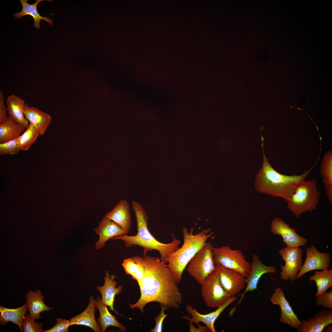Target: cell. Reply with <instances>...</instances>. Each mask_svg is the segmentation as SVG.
Returning a JSON list of instances; mask_svg holds the SVG:
<instances>
[{
    "instance_id": "6da1fadb",
    "label": "cell",
    "mask_w": 332,
    "mask_h": 332,
    "mask_svg": "<svg viewBox=\"0 0 332 332\" xmlns=\"http://www.w3.org/2000/svg\"><path fill=\"white\" fill-rule=\"evenodd\" d=\"M143 266L144 277L139 285L140 296L130 308H138L144 313V307L152 302H158L169 308L178 309L182 303V295L173 274L167 264L160 258L144 255L133 256Z\"/></svg>"
},
{
    "instance_id": "7a4b0ae2",
    "label": "cell",
    "mask_w": 332,
    "mask_h": 332,
    "mask_svg": "<svg viewBox=\"0 0 332 332\" xmlns=\"http://www.w3.org/2000/svg\"><path fill=\"white\" fill-rule=\"evenodd\" d=\"M262 140L263 164L262 168L256 176L255 188L259 192L281 198L287 202L297 186L305 180L317 164V161L301 175L289 176L282 174L276 171L269 163L263 150V137Z\"/></svg>"
},
{
    "instance_id": "3957f363",
    "label": "cell",
    "mask_w": 332,
    "mask_h": 332,
    "mask_svg": "<svg viewBox=\"0 0 332 332\" xmlns=\"http://www.w3.org/2000/svg\"><path fill=\"white\" fill-rule=\"evenodd\" d=\"M132 206L136 218L137 232L135 235H121L113 238L112 239H120L123 241L126 247H130L136 245L144 249V255L147 252L153 250L158 251L160 255L161 261L166 263L169 255L179 247L181 241L177 239L172 234V241L168 243H162L157 240L149 231L147 215L142 205L133 200Z\"/></svg>"
},
{
    "instance_id": "277c9868",
    "label": "cell",
    "mask_w": 332,
    "mask_h": 332,
    "mask_svg": "<svg viewBox=\"0 0 332 332\" xmlns=\"http://www.w3.org/2000/svg\"><path fill=\"white\" fill-rule=\"evenodd\" d=\"M195 227L191 228L190 231L186 227L183 229L184 242L182 246L172 253L166 260V264L177 283L180 281L184 271L190 261L214 233L211 231V228H209L194 234Z\"/></svg>"
},
{
    "instance_id": "5b68a950",
    "label": "cell",
    "mask_w": 332,
    "mask_h": 332,
    "mask_svg": "<svg viewBox=\"0 0 332 332\" xmlns=\"http://www.w3.org/2000/svg\"><path fill=\"white\" fill-rule=\"evenodd\" d=\"M320 196L316 179L304 180L296 187L287 202V207L298 218L303 213L317 209Z\"/></svg>"
},
{
    "instance_id": "8992f818",
    "label": "cell",
    "mask_w": 332,
    "mask_h": 332,
    "mask_svg": "<svg viewBox=\"0 0 332 332\" xmlns=\"http://www.w3.org/2000/svg\"><path fill=\"white\" fill-rule=\"evenodd\" d=\"M214 265H220L225 268L236 271L247 278L251 268V264L247 261L242 252L239 249H232L229 246H224L213 248Z\"/></svg>"
},
{
    "instance_id": "52a82bcc",
    "label": "cell",
    "mask_w": 332,
    "mask_h": 332,
    "mask_svg": "<svg viewBox=\"0 0 332 332\" xmlns=\"http://www.w3.org/2000/svg\"><path fill=\"white\" fill-rule=\"evenodd\" d=\"M213 248L210 242H207L187 265L188 272L200 284L216 269L213 261Z\"/></svg>"
},
{
    "instance_id": "ba28073f",
    "label": "cell",
    "mask_w": 332,
    "mask_h": 332,
    "mask_svg": "<svg viewBox=\"0 0 332 332\" xmlns=\"http://www.w3.org/2000/svg\"><path fill=\"white\" fill-rule=\"evenodd\" d=\"M216 268V270L206 277L200 284L202 296L207 306L211 308H218L231 297L221 285L218 270Z\"/></svg>"
},
{
    "instance_id": "9c48e42d",
    "label": "cell",
    "mask_w": 332,
    "mask_h": 332,
    "mask_svg": "<svg viewBox=\"0 0 332 332\" xmlns=\"http://www.w3.org/2000/svg\"><path fill=\"white\" fill-rule=\"evenodd\" d=\"M285 265L280 264L281 271V278L287 281H293L296 279L297 276L302 265V250L301 248L286 247L279 251Z\"/></svg>"
},
{
    "instance_id": "30bf717a",
    "label": "cell",
    "mask_w": 332,
    "mask_h": 332,
    "mask_svg": "<svg viewBox=\"0 0 332 332\" xmlns=\"http://www.w3.org/2000/svg\"><path fill=\"white\" fill-rule=\"evenodd\" d=\"M218 270L220 283L225 291L231 296L238 294L245 287L246 278L240 273L220 265L215 266Z\"/></svg>"
},
{
    "instance_id": "8fae6325",
    "label": "cell",
    "mask_w": 332,
    "mask_h": 332,
    "mask_svg": "<svg viewBox=\"0 0 332 332\" xmlns=\"http://www.w3.org/2000/svg\"><path fill=\"white\" fill-rule=\"evenodd\" d=\"M270 229L274 235H280L287 247H297L305 246L307 239L298 234L294 227L291 228L279 218H275L270 224Z\"/></svg>"
},
{
    "instance_id": "7c38bea8",
    "label": "cell",
    "mask_w": 332,
    "mask_h": 332,
    "mask_svg": "<svg viewBox=\"0 0 332 332\" xmlns=\"http://www.w3.org/2000/svg\"><path fill=\"white\" fill-rule=\"evenodd\" d=\"M252 258V261L251 264L250 272L246 278V288L243 293L241 294L240 300L231 310V311L232 313H234L237 306L241 302L247 293L249 291H252L257 289L259 281L263 275L267 273L275 274L276 272L274 266L265 265L259 259L258 255L255 254H253Z\"/></svg>"
},
{
    "instance_id": "4fadbf2b",
    "label": "cell",
    "mask_w": 332,
    "mask_h": 332,
    "mask_svg": "<svg viewBox=\"0 0 332 332\" xmlns=\"http://www.w3.org/2000/svg\"><path fill=\"white\" fill-rule=\"evenodd\" d=\"M306 258L296 279H299L305 274L315 270H324L330 267V254L319 251L314 245L306 250Z\"/></svg>"
},
{
    "instance_id": "5bb4252c",
    "label": "cell",
    "mask_w": 332,
    "mask_h": 332,
    "mask_svg": "<svg viewBox=\"0 0 332 332\" xmlns=\"http://www.w3.org/2000/svg\"><path fill=\"white\" fill-rule=\"evenodd\" d=\"M238 295L231 296L223 305L217 308L215 311L209 313L203 314L199 313L192 305H188L185 311L188 312L190 318L188 316H183V318L195 323L197 325L200 322L204 323L211 332H215L214 324L216 319L223 311L229 305L237 299Z\"/></svg>"
},
{
    "instance_id": "9a60e30c",
    "label": "cell",
    "mask_w": 332,
    "mask_h": 332,
    "mask_svg": "<svg viewBox=\"0 0 332 332\" xmlns=\"http://www.w3.org/2000/svg\"><path fill=\"white\" fill-rule=\"evenodd\" d=\"M274 305H279L281 310L279 321L294 328L297 329L301 321L294 313L286 298L284 292L280 288H276L270 298Z\"/></svg>"
},
{
    "instance_id": "2e32d148",
    "label": "cell",
    "mask_w": 332,
    "mask_h": 332,
    "mask_svg": "<svg viewBox=\"0 0 332 332\" xmlns=\"http://www.w3.org/2000/svg\"><path fill=\"white\" fill-rule=\"evenodd\" d=\"M94 231L99 235L95 247L97 250L103 248L105 243L109 239L114 237L126 235L128 232L113 221L104 217L99 222L98 226Z\"/></svg>"
},
{
    "instance_id": "e0dca14e",
    "label": "cell",
    "mask_w": 332,
    "mask_h": 332,
    "mask_svg": "<svg viewBox=\"0 0 332 332\" xmlns=\"http://www.w3.org/2000/svg\"><path fill=\"white\" fill-rule=\"evenodd\" d=\"M332 323V310L324 309L318 312L312 318L303 320L297 329V332H322Z\"/></svg>"
},
{
    "instance_id": "ac0fdd59",
    "label": "cell",
    "mask_w": 332,
    "mask_h": 332,
    "mask_svg": "<svg viewBox=\"0 0 332 332\" xmlns=\"http://www.w3.org/2000/svg\"><path fill=\"white\" fill-rule=\"evenodd\" d=\"M116 278V277L115 275H112L111 276L109 271H106L105 277L104 279V285L102 286L97 287L96 289L99 290L101 294L102 303L105 305L109 306L111 310L118 314L113 307L114 298L116 295H118L122 292L123 287L121 284L116 287L117 282L116 281L114 280Z\"/></svg>"
},
{
    "instance_id": "d6986e66",
    "label": "cell",
    "mask_w": 332,
    "mask_h": 332,
    "mask_svg": "<svg viewBox=\"0 0 332 332\" xmlns=\"http://www.w3.org/2000/svg\"><path fill=\"white\" fill-rule=\"evenodd\" d=\"M24 113L26 118L33 124L39 136L43 135L51 123L52 118L48 113L25 104Z\"/></svg>"
},
{
    "instance_id": "ffe728a7",
    "label": "cell",
    "mask_w": 332,
    "mask_h": 332,
    "mask_svg": "<svg viewBox=\"0 0 332 332\" xmlns=\"http://www.w3.org/2000/svg\"><path fill=\"white\" fill-rule=\"evenodd\" d=\"M129 209L128 202L126 200H121L112 210L107 213L105 217L128 232L131 224Z\"/></svg>"
},
{
    "instance_id": "44dd1931",
    "label": "cell",
    "mask_w": 332,
    "mask_h": 332,
    "mask_svg": "<svg viewBox=\"0 0 332 332\" xmlns=\"http://www.w3.org/2000/svg\"><path fill=\"white\" fill-rule=\"evenodd\" d=\"M96 300L91 296L86 308L81 313L71 318L70 326L81 325L88 326L96 332H102L95 318Z\"/></svg>"
},
{
    "instance_id": "7402d4cb",
    "label": "cell",
    "mask_w": 332,
    "mask_h": 332,
    "mask_svg": "<svg viewBox=\"0 0 332 332\" xmlns=\"http://www.w3.org/2000/svg\"><path fill=\"white\" fill-rule=\"evenodd\" d=\"M26 305L30 312L29 316L34 320H38L42 317L40 314L42 312L53 310L46 306L43 300L44 296L40 290L35 291L29 290L26 295Z\"/></svg>"
},
{
    "instance_id": "603a6c76",
    "label": "cell",
    "mask_w": 332,
    "mask_h": 332,
    "mask_svg": "<svg viewBox=\"0 0 332 332\" xmlns=\"http://www.w3.org/2000/svg\"><path fill=\"white\" fill-rule=\"evenodd\" d=\"M25 104L23 100L14 95L9 96L6 99V105L9 117L27 128L30 123L24 114Z\"/></svg>"
},
{
    "instance_id": "cb8c5ba5",
    "label": "cell",
    "mask_w": 332,
    "mask_h": 332,
    "mask_svg": "<svg viewBox=\"0 0 332 332\" xmlns=\"http://www.w3.org/2000/svg\"><path fill=\"white\" fill-rule=\"evenodd\" d=\"M95 307L98 309L100 314L99 317L96 320L102 332H105L107 328L110 326L118 328L122 332H124L126 329L125 327L117 321L115 317L109 312L107 306L102 303L100 297H97Z\"/></svg>"
},
{
    "instance_id": "d4e9b609",
    "label": "cell",
    "mask_w": 332,
    "mask_h": 332,
    "mask_svg": "<svg viewBox=\"0 0 332 332\" xmlns=\"http://www.w3.org/2000/svg\"><path fill=\"white\" fill-rule=\"evenodd\" d=\"M26 128L12 119L7 117L4 122L0 123V142H6L18 138Z\"/></svg>"
},
{
    "instance_id": "484cf974",
    "label": "cell",
    "mask_w": 332,
    "mask_h": 332,
    "mask_svg": "<svg viewBox=\"0 0 332 332\" xmlns=\"http://www.w3.org/2000/svg\"><path fill=\"white\" fill-rule=\"evenodd\" d=\"M44 0H36V2L32 4L28 3V0H20V2L22 6V9L21 11L13 14L15 18H20L26 15H29L32 16L34 19V26L37 29L40 28V21L42 20L46 21L51 26L53 25V21L49 17H42L41 16L38 12L37 6L38 4Z\"/></svg>"
},
{
    "instance_id": "4316f807",
    "label": "cell",
    "mask_w": 332,
    "mask_h": 332,
    "mask_svg": "<svg viewBox=\"0 0 332 332\" xmlns=\"http://www.w3.org/2000/svg\"><path fill=\"white\" fill-rule=\"evenodd\" d=\"M28 310L26 303L16 309H10L0 306V322L2 325L7 324L9 321L17 324L20 331H22L23 321L26 312Z\"/></svg>"
},
{
    "instance_id": "83f0119b",
    "label": "cell",
    "mask_w": 332,
    "mask_h": 332,
    "mask_svg": "<svg viewBox=\"0 0 332 332\" xmlns=\"http://www.w3.org/2000/svg\"><path fill=\"white\" fill-rule=\"evenodd\" d=\"M320 172L324 184L327 197L332 204V152L329 151L324 156L321 164Z\"/></svg>"
},
{
    "instance_id": "f1b7e54d",
    "label": "cell",
    "mask_w": 332,
    "mask_h": 332,
    "mask_svg": "<svg viewBox=\"0 0 332 332\" xmlns=\"http://www.w3.org/2000/svg\"><path fill=\"white\" fill-rule=\"evenodd\" d=\"M122 265L126 274L130 275L137 281L139 286L144 275L143 265L133 256L124 259Z\"/></svg>"
},
{
    "instance_id": "f546056e",
    "label": "cell",
    "mask_w": 332,
    "mask_h": 332,
    "mask_svg": "<svg viewBox=\"0 0 332 332\" xmlns=\"http://www.w3.org/2000/svg\"><path fill=\"white\" fill-rule=\"evenodd\" d=\"M309 280L315 282L317 289L316 296L319 295L332 286V269L316 271Z\"/></svg>"
},
{
    "instance_id": "4dcf8cb0",
    "label": "cell",
    "mask_w": 332,
    "mask_h": 332,
    "mask_svg": "<svg viewBox=\"0 0 332 332\" xmlns=\"http://www.w3.org/2000/svg\"><path fill=\"white\" fill-rule=\"evenodd\" d=\"M39 136L33 124L30 123L28 127L18 137V144L21 150H28Z\"/></svg>"
},
{
    "instance_id": "1f68e13d",
    "label": "cell",
    "mask_w": 332,
    "mask_h": 332,
    "mask_svg": "<svg viewBox=\"0 0 332 332\" xmlns=\"http://www.w3.org/2000/svg\"><path fill=\"white\" fill-rule=\"evenodd\" d=\"M21 150L18 144V138L0 143V155H14Z\"/></svg>"
},
{
    "instance_id": "d6a6232c",
    "label": "cell",
    "mask_w": 332,
    "mask_h": 332,
    "mask_svg": "<svg viewBox=\"0 0 332 332\" xmlns=\"http://www.w3.org/2000/svg\"><path fill=\"white\" fill-rule=\"evenodd\" d=\"M42 323L35 322L28 313H26L23 321L22 326L24 332H43L44 330L42 329Z\"/></svg>"
},
{
    "instance_id": "836d02e7",
    "label": "cell",
    "mask_w": 332,
    "mask_h": 332,
    "mask_svg": "<svg viewBox=\"0 0 332 332\" xmlns=\"http://www.w3.org/2000/svg\"><path fill=\"white\" fill-rule=\"evenodd\" d=\"M317 306H322L324 308L332 309V291H326L316 296Z\"/></svg>"
},
{
    "instance_id": "e575fe53",
    "label": "cell",
    "mask_w": 332,
    "mask_h": 332,
    "mask_svg": "<svg viewBox=\"0 0 332 332\" xmlns=\"http://www.w3.org/2000/svg\"><path fill=\"white\" fill-rule=\"evenodd\" d=\"M160 305L161 307V311L159 314L154 318V319L156 321V325L154 328L151 329L150 332H161L162 331L163 321L168 315V314H165L164 311L168 310L169 308L162 304H160Z\"/></svg>"
},
{
    "instance_id": "d590c367",
    "label": "cell",
    "mask_w": 332,
    "mask_h": 332,
    "mask_svg": "<svg viewBox=\"0 0 332 332\" xmlns=\"http://www.w3.org/2000/svg\"><path fill=\"white\" fill-rule=\"evenodd\" d=\"M57 322L55 325L51 329L44 330V332H69L68 327L70 326V322L69 320L65 319L57 318L56 319Z\"/></svg>"
},
{
    "instance_id": "8d00e7d4",
    "label": "cell",
    "mask_w": 332,
    "mask_h": 332,
    "mask_svg": "<svg viewBox=\"0 0 332 332\" xmlns=\"http://www.w3.org/2000/svg\"><path fill=\"white\" fill-rule=\"evenodd\" d=\"M8 109L4 103V95L2 91H0V123L4 122L7 119Z\"/></svg>"
},
{
    "instance_id": "74e56055",
    "label": "cell",
    "mask_w": 332,
    "mask_h": 332,
    "mask_svg": "<svg viewBox=\"0 0 332 332\" xmlns=\"http://www.w3.org/2000/svg\"><path fill=\"white\" fill-rule=\"evenodd\" d=\"M189 330L190 332H209L210 331L208 328L206 326H202L198 324V327L196 328L194 326L193 322L189 321Z\"/></svg>"
},
{
    "instance_id": "f35d334b",
    "label": "cell",
    "mask_w": 332,
    "mask_h": 332,
    "mask_svg": "<svg viewBox=\"0 0 332 332\" xmlns=\"http://www.w3.org/2000/svg\"><path fill=\"white\" fill-rule=\"evenodd\" d=\"M326 331H327V332H330L331 331H332V326H329L327 328V330H326Z\"/></svg>"
}]
</instances>
